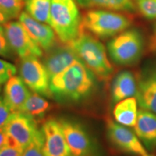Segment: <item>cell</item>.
<instances>
[{"label":"cell","mask_w":156,"mask_h":156,"mask_svg":"<svg viewBox=\"0 0 156 156\" xmlns=\"http://www.w3.org/2000/svg\"><path fill=\"white\" fill-rule=\"evenodd\" d=\"M96 76L80 59L50 80V88L58 102L77 103L90 95L96 86Z\"/></svg>","instance_id":"cell-1"},{"label":"cell","mask_w":156,"mask_h":156,"mask_svg":"<svg viewBox=\"0 0 156 156\" xmlns=\"http://www.w3.org/2000/svg\"><path fill=\"white\" fill-rule=\"evenodd\" d=\"M98 79L106 81L114 73L107 49L99 39L85 30L69 44Z\"/></svg>","instance_id":"cell-2"},{"label":"cell","mask_w":156,"mask_h":156,"mask_svg":"<svg viewBox=\"0 0 156 156\" xmlns=\"http://www.w3.org/2000/svg\"><path fill=\"white\" fill-rule=\"evenodd\" d=\"M50 25L62 44L75 41L83 30L82 14L75 0H51Z\"/></svg>","instance_id":"cell-3"},{"label":"cell","mask_w":156,"mask_h":156,"mask_svg":"<svg viewBox=\"0 0 156 156\" xmlns=\"http://www.w3.org/2000/svg\"><path fill=\"white\" fill-rule=\"evenodd\" d=\"M131 25V18L121 12L88 9L82 14L83 30L100 39L113 38Z\"/></svg>","instance_id":"cell-4"},{"label":"cell","mask_w":156,"mask_h":156,"mask_svg":"<svg viewBox=\"0 0 156 156\" xmlns=\"http://www.w3.org/2000/svg\"><path fill=\"white\" fill-rule=\"evenodd\" d=\"M144 44L142 33L136 28H129L111 38L106 49L114 63L120 66H130L140 59Z\"/></svg>","instance_id":"cell-5"},{"label":"cell","mask_w":156,"mask_h":156,"mask_svg":"<svg viewBox=\"0 0 156 156\" xmlns=\"http://www.w3.org/2000/svg\"><path fill=\"white\" fill-rule=\"evenodd\" d=\"M18 72L20 77L32 92L48 98H52L50 77L40 58L28 56L20 58Z\"/></svg>","instance_id":"cell-6"},{"label":"cell","mask_w":156,"mask_h":156,"mask_svg":"<svg viewBox=\"0 0 156 156\" xmlns=\"http://www.w3.org/2000/svg\"><path fill=\"white\" fill-rule=\"evenodd\" d=\"M4 128L8 136V143L23 151L40 130L36 120L21 112L12 113Z\"/></svg>","instance_id":"cell-7"},{"label":"cell","mask_w":156,"mask_h":156,"mask_svg":"<svg viewBox=\"0 0 156 156\" xmlns=\"http://www.w3.org/2000/svg\"><path fill=\"white\" fill-rule=\"evenodd\" d=\"M2 25L12 50L20 58L28 56L43 57L44 51L31 38L19 20H9Z\"/></svg>","instance_id":"cell-8"},{"label":"cell","mask_w":156,"mask_h":156,"mask_svg":"<svg viewBox=\"0 0 156 156\" xmlns=\"http://www.w3.org/2000/svg\"><path fill=\"white\" fill-rule=\"evenodd\" d=\"M59 122L72 155L93 156L95 145L86 129L80 123L72 119H61Z\"/></svg>","instance_id":"cell-9"},{"label":"cell","mask_w":156,"mask_h":156,"mask_svg":"<svg viewBox=\"0 0 156 156\" xmlns=\"http://www.w3.org/2000/svg\"><path fill=\"white\" fill-rule=\"evenodd\" d=\"M106 132L110 142L120 151L139 156L147 153L135 132L127 126L109 119L106 123Z\"/></svg>","instance_id":"cell-10"},{"label":"cell","mask_w":156,"mask_h":156,"mask_svg":"<svg viewBox=\"0 0 156 156\" xmlns=\"http://www.w3.org/2000/svg\"><path fill=\"white\" fill-rule=\"evenodd\" d=\"M45 156H72L59 120L48 119L43 124Z\"/></svg>","instance_id":"cell-11"},{"label":"cell","mask_w":156,"mask_h":156,"mask_svg":"<svg viewBox=\"0 0 156 156\" xmlns=\"http://www.w3.org/2000/svg\"><path fill=\"white\" fill-rule=\"evenodd\" d=\"M18 20L44 51H48L57 44L58 38L50 25L39 22L25 11H23L20 15Z\"/></svg>","instance_id":"cell-12"},{"label":"cell","mask_w":156,"mask_h":156,"mask_svg":"<svg viewBox=\"0 0 156 156\" xmlns=\"http://www.w3.org/2000/svg\"><path fill=\"white\" fill-rule=\"evenodd\" d=\"M80 60L77 54L69 44L54 46L43 56L42 62L51 78Z\"/></svg>","instance_id":"cell-13"},{"label":"cell","mask_w":156,"mask_h":156,"mask_svg":"<svg viewBox=\"0 0 156 156\" xmlns=\"http://www.w3.org/2000/svg\"><path fill=\"white\" fill-rule=\"evenodd\" d=\"M135 98L140 108L156 114V65L142 72Z\"/></svg>","instance_id":"cell-14"},{"label":"cell","mask_w":156,"mask_h":156,"mask_svg":"<svg viewBox=\"0 0 156 156\" xmlns=\"http://www.w3.org/2000/svg\"><path fill=\"white\" fill-rule=\"evenodd\" d=\"M30 92L21 77L15 75L6 82L3 98L12 112H20Z\"/></svg>","instance_id":"cell-15"},{"label":"cell","mask_w":156,"mask_h":156,"mask_svg":"<svg viewBox=\"0 0 156 156\" xmlns=\"http://www.w3.org/2000/svg\"><path fill=\"white\" fill-rule=\"evenodd\" d=\"M133 128L142 144L150 148L156 147V114L140 108Z\"/></svg>","instance_id":"cell-16"},{"label":"cell","mask_w":156,"mask_h":156,"mask_svg":"<svg viewBox=\"0 0 156 156\" xmlns=\"http://www.w3.org/2000/svg\"><path fill=\"white\" fill-rule=\"evenodd\" d=\"M137 90V82L129 71H123L117 74L112 85V100L116 103L128 98L135 97Z\"/></svg>","instance_id":"cell-17"},{"label":"cell","mask_w":156,"mask_h":156,"mask_svg":"<svg viewBox=\"0 0 156 156\" xmlns=\"http://www.w3.org/2000/svg\"><path fill=\"white\" fill-rule=\"evenodd\" d=\"M138 111L136 98L131 97L116 103L113 114L117 123L127 127H134L137 119Z\"/></svg>","instance_id":"cell-18"},{"label":"cell","mask_w":156,"mask_h":156,"mask_svg":"<svg viewBox=\"0 0 156 156\" xmlns=\"http://www.w3.org/2000/svg\"><path fill=\"white\" fill-rule=\"evenodd\" d=\"M84 9H102L121 12H134L136 9L133 0H75Z\"/></svg>","instance_id":"cell-19"},{"label":"cell","mask_w":156,"mask_h":156,"mask_svg":"<svg viewBox=\"0 0 156 156\" xmlns=\"http://www.w3.org/2000/svg\"><path fill=\"white\" fill-rule=\"evenodd\" d=\"M51 108V104L46 97L31 91L20 112L32 117L37 122L44 118Z\"/></svg>","instance_id":"cell-20"},{"label":"cell","mask_w":156,"mask_h":156,"mask_svg":"<svg viewBox=\"0 0 156 156\" xmlns=\"http://www.w3.org/2000/svg\"><path fill=\"white\" fill-rule=\"evenodd\" d=\"M25 11L36 20L50 25L51 0H24Z\"/></svg>","instance_id":"cell-21"},{"label":"cell","mask_w":156,"mask_h":156,"mask_svg":"<svg viewBox=\"0 0 156 156\" xmlns=\"http://www.w3.org/2000/svg\"><path fill=\"white\" fill-rule=\"evenodd\" d=\"M24 7V0H0V12L11 20L18 18Z\"/></svg>","instance_id":"cell-22"},{"label":"cell","mask_w":156,"mask_h":156,"mask_svg":"<svg viewBox=\"0 0 156 156\" xmlns=\"http://www.w3.org/2000/svg\"><path fill=\"white\" fill-rule=\"evenodd\" d=\"M44 145V134L41 128L33 141L24 149L22 156H45Z\"/></svg>","instance_id":"cell-23"},{"label":"cell","mask_w":156,"mask_h":156,"mask_svg":"<svg viewBox=\"0 0 156 156\" xmlns=\"http://www.w3.org/2000/svg\"><path fill=\"white\" fill-rule=\"evenodd\" d=\"M140 12L148 19H156V0H136Z\"/></svg>","instance_id":"cell-24"},{"label":"cell","mask_w":156,"mask_h":156,"mask_svg":"<svg viewBox=\"0 0 156 156\" xmlns=\"http://www.w3.org/2000/svg\"><path fill=\"white\" fill-rule=\"evenodd\" d=\"M17 67L10 62L0 58V84L6 83L12 76L16 75Z\"/></svg>","instance_id":"cell-25"},{"label":"cell","mask_w":156,"mask_h":156,"mask_svg":"<svg viewBox=\"0 0 156 156\" xmlns=\"http://www.w3.org/2000/svg\"><path fill=\"white\" fill-rule=\"evenodd\" d=\"M15 53L9 46L3 25H0V56L2 57L11 58Z\"/></svg>","instance_id":"cell-26"},{"label":"cell","mask_w":156,"mask_h":156,"mask_svg":"<svg viewBox=\"0 0 156 156\" xmlns=\"http://www.w3.org/2000/svg\"><path fill=\"white\" fill-rule=\"evenodd\" d=\"M12 112L5 102L2 96H0V129L3 128L7 124Z\"/></svg>","instance_id":"cell-27"},{"label":"cell","mask_w":156,"mask_h":156,"mask_svg":"<svg viewBox=\"0 0 156 156\" xmlns=\"http://www.w3.org/2000/svg\"><path fill=\"white\" fill-rule=\"evenodd\" d=\"M23 150L8 143L0 150V156H22Z\"/></svg>","instance_id":"cell-28"},{"label":"cell","mask_w":156,"mask_h":156,"mask_svg":"<svg viewBox=\"0 0 156 156\" xmlns=\"http://www.w3.org/2000/svg\"><path fill=\"white\" fill-rule=\"evenodd\" d=\"M8 144V136L6 133L5 128L0 129V150Z\"/></svg>","instance_id":"cell-29"},{"label":"cell","mask_w":156,"mask_h":156,"mask_svg":"<svg viewBox=\"0 0 156 156\" xmlns=\"http://www.w3.org/2000/svg\"><path fill=\"white\" fill-rule=\"evenodd\" d=\"M150 48H151L152 51L156 53V27L151 36V41H150Z\"/></svg>","instance_id":"cell-30"},{"label":"cell","mask_w":156,"mask_h":156,"mask_svg":"<svg viewBox=\"0 0 156 156\" xmlns=\"http://www.w3.org/2000/svg\"><path fill=\"white\" fill-rule=\"evenodd\" d=\"M9 20H11L9 19L7 15L0 12V25H4L5 23L8 22Z\"/></svg>","instance_id":"cell-31"},{"label":"cell","mask_w":156,"mask_h":156,"mask_svg":"<svg viewBox=\"0 0 156 156\" xmlns=\"http://www.w3.org/2000/svg\"><path fill=\"white\" fill-rule=\"evenodd\" d=\"M143 156H154V155H149V154H148V153H147V154H145V155H144Z\"/></svg>","instance_id":"cell-32"},{"label":"cell","mask_w":156,"mask_h":156,"mask_svg":"<svg viewBox=\"0 0 156 156\" xmlns=\"http://www.w3.org/2000/svg\"><path fill=\"white\" fill-rule=\"evenodd\" d=\"M1 91H2V85L0 84V93H1Z\"/></svg>","instance_id":"cell-33"},{"label":"cell","mask_w":156,"mask_h":156,"mask_svg":"<svg viewBox=\"0 0 156 156\" xmlns=\"http://www.w3.org/2000/svg\"><path fill=\"white\" fill-rule=\"evenodd\" d=\"M72 156H75V155H72Z\"/></svg>","instance_id":"cell-34"}]
</instances>
